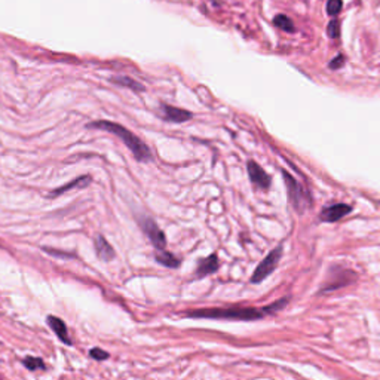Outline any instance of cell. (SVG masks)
Returning <instances> with one entry per match:
<instances>
[{"instance_id": "obj_15", "label": "cell", "mask_w": 380, "mask_h": 380, "mask_svg": "<svg viewBox=\"0 0 380 380\" xmlns=\"http://www.w3.org/2000/svg\"><path fill=\"white\" fill-rule=\"evenodd\" d=\"M89 181H91V178H89V177H79V178H76L74 181L68 183L67 186H64V187H61V189L54 190V192H52V196L59 195V193H64V192H67L68 189H73V187H76V186H84V184H81V183H89Z\"/></svg>"}, {"instance_id": "obj_18", "label": "cell", "mask_w": 380, "mask_h": 380, "mask_svg": "<svg viewBox=\"0 0 380 380\" xmlns=\"http://www.w3.org/2000/svg\"><path fill=\"white\" fill-rule=\"evenodd\" d=\"M327 33H328V36H330L331 39H337V37L340 36V24H339V21L333 20V21L328 24V27H327Z\"/></svg>"}, {"instance_id": "obj_10", "label": "cell", "mask_w": 380, "mask_h": 380, "mask_svg": "<svg viewBox=\"0 0 380 380\" xmlns=\"http://www.w3.org/2000/svg\"><path fill=\"white\" fill-rule=\"evenodd\" d=\"M94 244H95V251L103 262H110L115 259V250L103 235H97L94 239Z\"/></svg>"}, {"instance_id": "obj_13", "label": "cell", "mask_w": 380, "mask_h": 380, "mask_svg": "<svg viewBox=\"0 0 380 380\" xmlns=\"http://www.w3.org/2000/svg\"><path fill=\"white\" fill-rule=\"evenodd\" d=\"M112 82H115L116 85L129 88V89H132V91H144V87H143V85H140L137 81H134V79H131V78H126V76H117V78H112Z\"/></svg>"}, {"instance_id": "obj_16", "label": "cell", "mask_w": 380, "mask_h": 380, "mask_svg": "<svg viewBox=\"0 0 380 380\" xmlns=\"http://www.w3.org/2000/svg\"><path fill=\"white\" fill-rule=\"evenodd\" d=\"M23 364L29 368V370H37V368H45V364L40 358H34V356H27L24 358Z\"/></svg>"}, {"instance_id": "obj_5", "label": "cell", "mask_w": 380, "mask_h": 380, "mask_svg": "<svg viewBox=\"0 0 380 380\" xmlns=\"http://www.w3.org/2000/svg\"><path fill=\"white\" fill-rule=\"evenodd\" d=\"M140 224H141V229L144 231V234L147 235V238L151 241V244L155 245V248L156 250H165L167 238H165L164 232L159 229V226L156 224V221L146 217L140 221Z\"/></svg>"}, {"instance_id": "obj_7", "label": "cell", "mask_w": 380, "mask_h": 380, "mask_svg": "<svg viewBox=\"0 0 380 380\" xmlns=\"http://www.w3.org/2000/svg\"><path fill=\"white\" fill-rule=\"evenodd\" d=\"M247 170H248V175H250V180L253 181V184L259 189H263V190H267L270 187V177L264 173V170L256 164L254 161H250L247 164Z\"/></svg>"}, {"instance_id": "obj_6", "label": "cell", "mask_w": 380, "mask_h": 380, "mask_svg": "<svg viewBox=\"0 0 380 380\" xmlns=\"http://www.w3.org/2000/svg\"><path fill=\"white\" fill-rule=\"evenodd\" d=\"M351 211H352V206L348 204H334V205L322 208V211L320 212V218H321V221L336 223L340 218H343L345 215H348Z\"/></svg>"}, {"instance_id": "obj_12", "label": "cell", "mask_w": 380, "mask_h": 380, "mask_svg": "<svg viewBox=\"0 0 380 380\" xmlns=\"http://www.w3.org/2000/svg\"><path fill=\"white\" fill-rule=\"evenodd\" d=\"M155 259H156L158 263H161V264H164L167 267H171V269H177L181 264V260L178 257H175L174 254H171V253L165 251V250H158Z\"/></svg>"}, {"instance_id": "obj_4", "label": "cell", "mask_w": 380, "mask_h": 380, "mask_svg": "<svg viewBox=\"0 0 380 380\" xmlns=\"http://www.w3.org/2000/svg\"><path fill=\"white\" fill-rule=\"evenodd\" d=\"M282 256V247H276L275 250H272L257 266V269L254 270L253 276H251V284H260L263 279H266L275 269L278 262L281 260Z\"/></svg>"}, {"instance_id": "obj_19", "label": "cell", "mask_w": 380, "mask_h": 380, "mask_svg": "<svg viewBox=\"0 0 380 380\" xmlns=\"http://www.w3.org/2000/svg\"><path fill=\"white\" fill-rule=\"evenodd\" d=\"M89 355H91L92 358H95L97 361H104V359H107V358L110 356L106 351H103V349H100V348H92L91 352H89Z\"/></svg>"}, {"instance_id": "obj_20", "label": "cell", "mask_w": 380, "mask_h": 380, "mask_svg": "<svg viewBox=\"0 0 380 380\" xmlns=\"http://www.w3.org/2000/svg\"><path fill=\"white\" fill-rule=\"evenodd\" d=\"M343 62H345V57L343 55H337L330 64H328V67L331 68V70H336V68H339V67H342L343 65Z\"/></svg>"}, {"instance_id": "obj_9", "label": "cell", "mask_w": 380, "mask_h": 380, "mask_svg": "<svg viewBox=\"0 0 380 380\" xmlns=\"http://www.w3.org/2000/svg\"><path fill=\"white\" fill-rule=\"evenodd\" d=\"M162 113H164V119L168 122H175V123H181L186 120H190L193 117V115L187 110L183 109H177V107H171V106H162Z\"/></svg>"}, {"instance_id": "obj_3", "label": "cell", "mask_w": 380, "mask_h": 380, "mask_svg": "<svg viewBox=\"0 0 380 380\" xmlns=\"http://www.w3.org/2000/svg\"><path fill=\"white\" fill-rule=\"evenodd\" d=\"M282 177H284L285 187H287V192H288V198H290V202L292 204V206L298 212L305 211L308 206H311L312 201H311L309 195L303 190V187L297 183V180L290 173H287L285 170H282Z\"/></svg>"}, {"instance_id": "obj_14", "label": "cell", "mask_w": 380, "mask_h": 380, "mask_svg": "<svg viewBox=\"0 0 380 380\" xmlns=\"http://www.w3.org/2000/svg\"><path fill=\"white\" fill-rule=\"evenodd\" d=\"M273 24L278 27V29H281V30H284V31H288V33H292L295 29H294V23L288 18V17H285V15H276L275 18H273Z\"/></svg>"}, {"instance_id": "obj_11", "label": "cell", "mask_w": 380, "mask_h": 380, "mask_svg": "<svg viewBox=\"0 0 380 380\" xmlns=\"http://www.w3.org/2000/svg\"><path fill=\"white\" fill-rule=\"evenodd\" d=\"M46 322L49 324V327L52 328V331L59 337V340H61L62 343H65V345H71V340L68 339V334H67V327H65V324H64V321H62V320H59V318H57V317L49 315V317H48V320H46Z\"/></svg>"}, {"instance_id": "obj_8", "label": "cell", "mask_w": 380, "mask_h": 380, "mask_svg": "<svg viewBox=\"0 0 380 380\" xmlns=\"http://www.w3.org/2000/svg\"><path fill=\"white\" fill-rule=\"evenodd\" d=\"M218 257L215 254H211L206 259H199L198 260V266H196V272H195V278L196 279H202L208 275H212L218 270Z\"/></svg>"}, {"instance_id": "obj_2", "label": "cell", "mask_w": 380, "mask_h": 380, "mask_svg": "<svg viewBox=\"0 0 380 380\" xmlns=\"http://www.w3.org/2000/svg\"><path fill=\"white\" fill-rule=\"evenodd\" d=\"M89 128H95V129H103V131H107V132H112L115 135H117L123 143L125 146L132 151V155L137 161L140 162H147L151 159V151L150 148L135 135L132 134L129 129H126L125 126L119 125V123H115V122H109V120H98V122H92L88 125Z\"/></svg>"}, {"instance_id": "obj_17", "label": "cell", "mask_w": 380, "mask_h": 380, "mask_svg": "<svg viewBox=\"0 0 380 380\" xmlns=\"http://www.w3.org/2000/svg\"><path fill=\"white\" fill-rule=\"evenodd\" d=\"M342 8H343L342 0H328V3H327V12H328L331 17L339 15V12L342 11Z\"/></svg>"}, {"instance_id": "obj_1", "label": "cell", "mask_w": 380, "mask_h": 380, "mask_svg": "<svg viewBox=\"0 0 380 380\" xmlns=\"http://www.w3.org/2000/svg\"><path fill=\"white\" fill-rule=\"evenodd\" d=\"M187 318H204V320H227V321H256L264 318L267 314V308H204L193 309L183 314Z\"/></svg>"}]
</instances>
